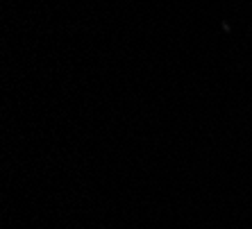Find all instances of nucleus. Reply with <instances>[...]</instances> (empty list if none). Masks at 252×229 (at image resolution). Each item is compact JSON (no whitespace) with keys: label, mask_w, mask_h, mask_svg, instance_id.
<instances>
[]
</instances>
